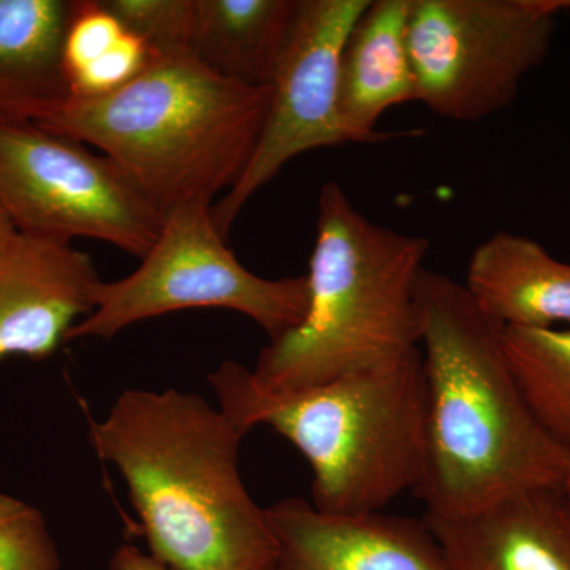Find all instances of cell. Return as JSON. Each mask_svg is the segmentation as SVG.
Here are the masks:
<instances>
[{"label":"cell","instance_id":"e0dca14e","mask_svg":"<svg viewBox=\"0 0 570 570\" xmlns=\"http://www.w3.org/2000/svg\"><path fill=\"white\" fill-rule=\"evenodd\" d=\"M502 346L539 425L570 455V328L504 326Z\"/></svg>","mask_w":570,"mask_h":570},{"label":"cell","instance_id":"6da1fadb","mask_svg":"<svg viewBox=\"0 0 570 570\" xmlns=\"http://www.w3.org/2000/svg\"><path fill=\"white\" fill-rule=\"evenodd\" d=\"M425 367L426 466L415 497L453 517L513 491L564 487L570 455L532 414L502 330L466 285L423 266L415 284Z\"/></svg>","mask_w":570,"mask_h":570},{"label":"cell","instance_id":"d4e9b609","mask_svg":"<svg viewBox=\"0 0 570 570\" xmlns=\"http://www.w3.org/2000/svg\"><path fill=\"white\" fill-rule=\"evenodd\" d=\"M566 7H568V10H570V0H566Z\"/></svg>","mask_w":570,"mask_h":570},{"label":"cell","instance_id":"2e32d148","mask_svg":"<svg viewBox=\"0 0 570 570\" xmlns=\"http://www.w3.org/2000/svg\"><path fill=\"white\" fill-rule=\"evenodd\" d=\"M195 58L227 80L272 88L302 0H195Z\"/></svg>","mask_w":570,"mask_h":570},{"label":"cell","instance_id":"44dd1931","mask_svg":"<svg viewBox=\"0 0 570 570\" xmlns=\"http://www.w3.org/2000/svg\"><path fill=\"white\" fill-rule=\"evenodd\" d=\"M122 33V26L100 0H77L63 45L69 78L110 50Z\"/></svg>","mask_w":570,"mask_h":570},{"label":"cell","instance_id":"ac0fdd59","mask_svg":"<svg viewBox=\"0 0 570 570\" xmlns=\"http://www.w3.org/2000/svg\"><path fill=\"white\" fill-rule=\"evenodd\" d=\"M124 31L145 45L151 58L195 56V0H100Z\"/></svg>","mask_w":570,"mask_h":570},{"label":"cell","instance_id":"30bf717a","mask_svg":"<svg viewBox=\"0 0 570 570\" xmlns=\"http://www.w3.org/2000/svg\"><path fill=\"white\" fill-rule=\"evenodd\" d=\"M266 513L277 547L273 570H449L425 517L335 515L302 498L281 499Z\"/></svg>","mask_w":570,"mask_h":570},{"label":"cell","instance_id":"7402d4cb","mask_svg":"<svg viewBox=\"0 0 570 570\" xmlns=\"http://www.w3.org/2000/svg\"><path fill=\"white\" fill-rule=\"evenodd\" d=\"M110 570H170L151 554L142 553L137 547L124 543L112 553Z\"/></svg>","mask_w":570,"mask_h":570},{"label":"cell","instance_id":"ba28073f","mask_svg":"<svg viewBox=\"0 0 570 570\" xmlns=\"http://www.w3.org/2000/svg\"><path fill=\"white\" fill-rule=\"evenodd\" d=\"M0 208L18 234L99 239L140 261L164 220L108 157L28 121H0Z\"/></svg>","mask_w":570,"mask_h":570},{"label":"cell","instance_id":"277c9868","mask_svg":"<svg viewBox=\"0 0 570 570\" xmlns=\"http://www.w3.org/2000/svg\"><path fill=\"white\" fill-rule=\"evenodd\" d=\"M272 88H249L214 73L195 56L151 58L118 91L70 97L37 124L96 146L160 214L213 206L253 159Z\"/></svg>","mask_w":570,"mask_h":570},{"label":"cell","instance_id":"7c38bea8","mask_svg":"<svg viewBox=\"0 0 570 570\" xmlns=\"http://www.w3.org/2000/svg\"><path fill=\"white\" fill-rule=\"evenodd\" d=\"M425 520L449 570H570L564 487L513 491L461 515Z\"/></svg>","mask_w":570,"mask_h":570},{"label":"cell","instance_id":"3957f363","mask_svg":"<svg viewBox=\"0 0 570 570\" xmlns=\"http://www.w3.org/2000/svg\"><path fill=\"white\" fill-rule=\"evenodd\" d=\"M220 412L243 434L272 428L313 469L314 508L381 512L417 491L426 466L428 400L422 348L305 390L269 393L225 360L208 374Z\"/></svg>","mask_w":570,"mask_h":570},{"label":"cell","instance_id":"603a6c76","mask_svg":"<svg viewBox=\"0 0 570 570\" xmlns=\"http://www.w3.org/2000/svg\"><path fill=\"white\" fill-rule=\"evenodd\" d=\"M17 235V228H14L10 217L0 208V265H2L3 258L9 253L11 243H13Z\"/></svg>","mask_w":570,"mask_h":570},{"label":"cell","instance_id":"52a82bcc","mask_svg":"<svg viewBox=\"0 0 570 570\" xmlns=\"http://www.w3.org/2000/svg\"><path fill=\"white\" fill-rule=\"evenodd\" d=\"M562 10L566 0H411L417 102L459 122L504 110L549 56Z\"/></svg>","mask_w":570,"mask_h":570},{"label":"cell","instance_id":"8992f818","mask_svg":"<svg viewBox=\"0 0 570 570\" xmlns=\"http://www.w3.org/2000/svg\"><path fill=\"white\" fill-rule=\"evenodd\" d=\"M225 239L209 205H183L164 214L159 236L137 272L100 284L96 307L71 326L67 341L110 340L137 322L193 307L245 314L269 341L302 324L309 299L306 275L265 279L243 266Z\"/></svg>","mask_w":570,"mask_h":570},{"label":"cell","instance_id":"d6986e66","mask_svg":"<svg viewBox=\"0 0 570 570\" xmlns=\"http://www.w3.org/2000/svg\"><path fill=\"white\" fill-rule=\"evenodd\" d=\"M0 570H61L43 513L0 493Z\"/></svg>","mask_w":570,"mask_h":570},{"label":"cell","instance_id":"9a60e30c","mask_svg":"<svg viewBox=\"0 0 570 570\" xmlns=\"http://www.w3.org/2000/svg\"><path fill=\"white\" fill-rule=\"evenodd\" d=\"M469 294L504 326L570 325V264L528 236L498 232L469 258Z\"/></svg>","mask_w":570,"mask_h":570},{"label":"cell","instance_id":"4fadbf2b","mask_svg":"<svg viewBox=\"0 0 570 570\" xmlns=\"http://www.w3.org/2000/svg\"><path fill=\"white\" fill-rule=\"evenodd\" d=\"M411 0H371L344 47L340 66V115L351 142H382L379 132L390 108L417 102L409 56Z\"/></svg>","mask_w":570,"mask_h":570},{"label":"cell","instance_id":"5bb4252c","mask_svg":"<svg viewBox=\"0 0 570 570\" xmlns=\"http://www.w3.org/2000/svg\"><path fill=\"white\" fill-rule=\"evenodd\" d=\"M75 2L0 0V121L41 124L69 102L63 45Z\"/></svg>","mask_w":570,"mask_h":570},{"label":"cell","instance_id":"8fae6325","mask_svg":"<svg viewBox=\"0 0 570 570\" xmlns=\"http://www.w3.org/2000/svg\"><path fill=\"white\" fill-rule=\"evenodd\" d=\"M102 283L91 257L71 243L14 236L0 265V360L55 354L92 313Z\"/></svg>","mask_w":570,"mask_h":570},{"label":"cell","instance_id":"9c48e42d","mask_svg":"<svg viewBox=\"0 0 570 570\" xmlns=\"http://www.w3.org/2000/svg\"><path fill=\"white\" fill-rule=\"evenodd\" d=\"M371 0H302L275 81L253 159L224 198L212 206L227 238L247 202L299 154L347 145L340 115L344 47Z\"/></svg>","mask_w":570,"mask_h":570},{"label":"cell","instance_id":"ffe728a7","mask_svg":"<svg viewBox=\"0 0 570 570\" xmlns=\"http://www.w3.org/2000/svg\"><path fill=\"white\" fill-rule=\"evenodd\" d=\"M151 55L132 33L121 39L99 59L69 78L71 97H97L118 91L145 70Z\"/></svg>","mask_w":570,"mask_h":570},{"label":"cell","instance_id":"7a4b0ae2","mask_svg":"<svg viewBox=\"0 0 570 570\" xmlns=\"http://www.w3.org/2000/svg\"><path fill=\"white\" fill-rule=\"evenodd\" d=\"M245 434L195 393L124 390L89 422L115 464L151 557L170 570H273L276 539L239 472Z\"/></svg>","mask_w":570,"mask_h":570},{"label":"cell","instance_id":"5b68a950","mask_svg":"<svg viewBox=\"0 0 570 570\" xmlns=\"http://www.w3.org/2000/svg\"><path fill=\"white\" fill-rule=\"evenodd\" d=\"M428 249L423 236L373 223L341 184L325 183L305 317L262 348L255 385L269 393L317 387L419 348L415 284Z\"/></svg>","mask_w":570,"mask_h":570},{"label":"cell","instance_id":"cb8c5ba5","mask_svg":"<svg viewBox=\"0 0 570 570\" xmlns=\"http://www.w3.org/2000/svg\"><path fill=\"white\" fill-rule=\"evenodd\" d=\"M564 491L566 494H568V498L570 499V478L568 479V482H566Z\"/></svg>","mask_w":570,"mask_h":570}]
</instances>
